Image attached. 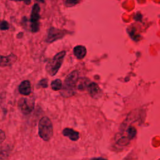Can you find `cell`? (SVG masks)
Wrapping results in <instances>:
<instances>
[{
    "label": "cell",
    "mask_w": 160,
    "mask_h": 160,
    "mask_svg": "<svg viewBox=\"0 0 160 160\" xmlns=\"http://www.w3.org/2000/svg\"><path fill=\"white\" fill-rule=\"evenodd\" d=\"M78 81V72L73 71L69 74L65 80L61 91V95L64 98H69L75 93L76 85Z\"/></svg>",
    "instance_id": "6da1fadb"
},
{
    "label": "cell",
    "mask_w": 160,
    "mask_h": 160,
    "mask_svg": "<svg viewBox=\"0 0 160 160\" xmlns=\"http://www.w3.org/2000/svg\"><path fill=\"white\" fill-rule=\"evenodd\" d=\"M39 136L44 141H49L53 134V128L51 120L46 116L42 117L38 125Z\"/></svg>",
    "instance_id": "7a4b0ae2"
},
{
    "label": "cell",
    "mask_w": 160,
    "mask_h": 160,
    "mask_svg": "<svg viewBox=\"0 0 160 160\" xmlns=\"http://www.w3.org/2000/svg\"><path fill=\"white\" fill-rule=\"evenodd\" d=\"M65 55L66 51H62L56 54L53 57V58L48 63L46 69L48 72L51 76H54L56 74L62 64Z\"/></svg>",
    "instance_id": "3957f363"
},
{
    "label": "cell",
    "mask_w": 160,
    "mask_h": 160,
    "mask_svg": "<svg viewBox=\"0 0 160 160\" xmlns=\"http://www.w3.org/2000/svg\"><path fill=\"white\" fill-rule=\"evenodd\" d=\"M39 11L40 8L38 4H34L31 12V31L33 32H36L39 31V20L40 18L39 16Z\"/></svg>",
    "instance_id": "277c9868"
},
{
    "label": "cell",
    "mask_w": 160,
    "mask_h": 160,
    "mask_svg": "<svg viewBox=\"0 0 160 160\" xmlns=\"http://www.w3.org/2000/svg\"><path fill=\"white\" fill-rule=\"evenodd\" d=\"M18 108L21 112L25 115L30 114L34 109V101L29 98H21L19 100Z\"/></svg>",
    "instance_id": "5b68a950"
},
{
    "label": "cell",
    "mask_w": 160,
    "mask_h": 160,
    "mask_svg": "<svg viewBox=\"0 0 160 160\" xmlns=\"http://www.w3.org/2000/svg\"><path fill=\"white\" fill-rule=\"evenodd\" d=\"M66 34V32L64 30L51 27L48 30L46 41L47 42H52L58 39L62 38Z\"/></svg>",
    "instance_id": "8992f818"
},
{
    "label": "cell",
    "mask_w": 160,
    "mask_h": 160,
    "mask_svg": "<svg viewBox=\"0 0 160 160\" xmlns=\"http://www.w3.org/2000/svg\"><path fill=\"white\" fill-rule=\"evenodd\" d=\"M17 60V56L14 54L8 56L0 55V67H6L12 65Z\"/></svg>",
    "instance_id": "52a82bcc"
},
{
    "label": "cell",
    "mask_w": 160,
    "mask_h": 160,
    "mask_svg": "<svg viewBox=\"0 0 160 160\" xmlns=\"http://www.w3.org/2000/svg\"><path fill=\"white\" fill-rule=\"evenodd\" d=\"M88 91L90 96L93 98H98L101 95V91L98 85L95 82H91L88 84Z\"/></svg>",
    "instance_id": "ba28073f"
},
{
    "label": "cell",
    "mask_w": 160,
    "mask_h": 160,
    "mask_svg": "<svg viewBox=\"0 0 160 160\" xmlns=\"http://www.w3.org/2000/svg\"><path fill=\"white\" fill-rule=\"evenodd\" d=\"M19 92L25 96L29 95L31 92V83L29 81H23L19 86Z\"/></svg>",
    "instance_id": "9c48e42d"
},
{
    "label": "cell",
    "mask_w": 160,
    "mask_h": 160,
    "mask_svg": "<svg viewBox=\"0 0 160 160\" xmlns=\"http://www.w3.org/2000/svg\"><path fill=\"white\" fill-rule=\"evenodd\" d=\"M62 134L69 138L71 141H76L79 138V134L78 131L71 128H65L62 131Z\"/></svg>",
    "instance_id": "30bf717a"
},
{
    "label": "cell",
    "mask_w": 160,
    "mask_h": 160,
    "mask_svg": "<svg viewBox=\"0 0 160 160\" xmlns=\"http://www.w3.org/2000/svg\"><path fill=\"white\" fill-rule=\"evenodd\" d=\"M12 150V146L6 144L0 147V159L4 160L8 158Z\"/></svg>",
    "instance_id": "8fae6325"
},
{
    "label": "cell",
    "mask_w": 160,
    "mask_h": 160,
    "mask_svg": "<svg viewBox=\"0 0 160 160\" xmlns=\"http://www.w3.org/2000/svg\"><path fill=\"white\" fill-rule=\"evenodd\" d=\"M73 52L74 56L79 59H82L86 54V49L84 46L79 45L76 46L73 49Z\"/></svg>",
    "instance_id": "7c38bea8"
},
{
    "label": "cell",
    "mask_w": 160,
    "mask_h": 160,
    "mask_svg": "<svg viewBox=\"0 0 160 160\" xmlns=\"http://www.w3.org/2000/svg\"><path fill=\"white\" fill-rule=\"evenodd\" d=\"M136 128L132 126L129 127L127 130V137H126L127 140L129 141L131 139H132L136 136Z\"/></svg>",
    "instance_id": "4fadbf2b"
},
{
    "label": "cell",
    "mask_w": 160,
    "mask_h": 160,
    "mask_svg": "<svg viewBox=\"0 0 160 160\" xmlns=\"http://www.w3.org/2000/svg\"><path fill=\"white\" fill-rule=\"evenodd\" d=\"M51 86L54 91H58L62 88V82L59 79H56L52 81Z\"/></svg>",
    "instance_id": "5bb4252c"
},
{
    "label": "cell",
    "mask_w": 160,
    "mask_h": 160,
    "mask_svg": "<svg viewBox=\"0 0 160 160\" xmlns=\"http://www.w3.org/2000/svg\"><path fill=\"white\" fill-rule=\"evenodd\" d=\"M89 80L86 79V78H81L79 79V84H78V88L79 89V90H83L84 89V88L86 87H88V81Z\"/></svg>",
    "instance_id": "9a60e30c"
},
{
    "label": "cell",
    "mask_w": 160,
    "mask_h": 160,
    "mask_svg": "<svg viewBox=\"0 0 160 160\" xmlns=\"http://www.w3.org/2000/svg\"><path fill=\"white\" fill-rule=\"evenodd\" d=\"M9 28V25L6 21H2L0 22V29L2 31L8 30Z\"/></svg>",
    "instance_id": "2e32d148"
},
{
    "label": "cell",
    "mask_w": 160,
    "mask_h": 160,
    "mask_svg": "<svg viewBox=\"0 0 160 160\" xmlns=\"http://www.w3.org/2000/svg\"><path fill=\"white\" fill-rule=\"evenodd\" d=\"M38 86L42 87L43 88H46L48 87V79H42L39 81L38 84Z\"/></svg>",
    "instance_id": "e0dca14e"
},
{
    "label": "cell",
    "mask_w": 160,
    "mask_h": 160,
    "mask_svg": "<svg viewBox=\"0 0 160 160\" xmlns=\"http://www.w3.org/2000/svg\"><path fill=\"white\" fill-rule=\"evenodd\" d=\"M78 2V0H66V4L68 6H74Z\"/></svg>",
    "instance_id": "ac0fdd59"
},
{
    "label": "cell",
    "mask_w": 160,
    "mask_h": 160,
    "mask_svg": "<svg viewBox=\"0 0 160 160\" xmlns=\"http://www.w3.org/2000/svg\"><path fill=\"white\" fill-rule=\"evenodd\" d=\"M6 138V134L4 133V132L0 129V144H1L5 139Z\"/></svg>",
    "instance_id": "d6986e66"
},
{
    "label": "cell",
    "mask_w": 160,
    "mask_h": 160,
    "mask_svg": "<svg viewBox=\"0 0 160 160\" xmlns=\"http://www.w3.org/2000/svg\"><path fill=\"white\" fill-rule=\"evenodd\" d=\"M12 1H23L26 4L28 5L31 3V0H11Z\"/></svg>",
    "instance_id": "ffe728a7"
},
{
    "label": "cell",
    "mask_w": 160,
    "mask_h": 160,
    "mask_svg": "<svg viewBox=\"0 0 160 160\" xmlns=\"http://www.w3.org/2000/svg\"><path fill=\"white\" fill-rule=\"evenodd\" d=\"M38 1H39V2H42V3H44V0H37Z\"/></svg>",
    "instance_id": "44dd1931"
}]
</instances>
